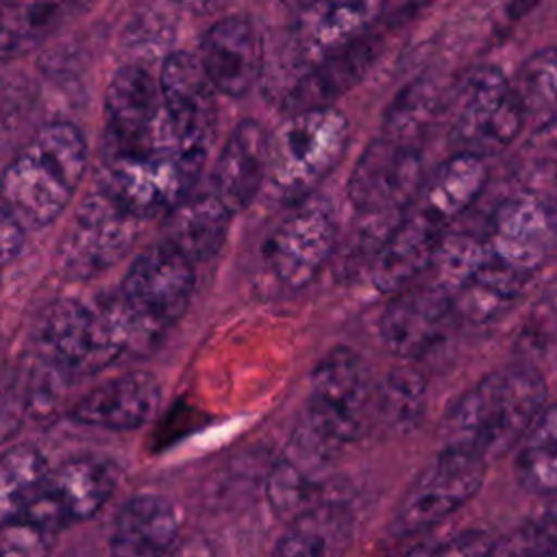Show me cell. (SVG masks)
<instances>
[{
    "label": "cell",
    "instance_id": "obj_7",
    "mask_svg": "<svg viewBox=\"0 0 557 557\" xmlns=\"http://www.w3.org/2000/svg\"><path fill=\"white\" fill-rule=\"evenodd\" d=\"M139 233V218L96 185L74 211L59 242V268L74 281L91 278L122 261Z\"/></svg>",
    "mask_w": 557,
    "mask_h": 557
},
{
    "label": "cell",
    "instance_id": "obj_39",
    "mask_svg": "<svg viewBox=\"0 0 557 557\" xmlns=\"http://www.w3.org/2000/svg\"><path fill=\"white\" fill-rule=\"evenodd\" d=\"M542 202H544V209H546V213H548V220H550V224H553V228H555V233H557V168H555V174H553V183H550V187H548V194H546V198H544Z\"/></svg>",
    "mask_w": 557,
    "mask_h": 557
},
{
    "label": "cell",
    "instance_id": "obj_38",
    "mask_svg": "<svg viewBox=\"0 0 557 557\" xmlns=\"http://www.w3.org/2000/svg\"><path fill=\"white\" fill-rule=\"evenodd\" d=\"M24 226L17 222V218L0 205V268L9 263L24 244Z\"/></svg>",
    "mask_w": 557,
    "mask_h": 557
},
{
    "label": "cell",
    "instance_id": "obj_9",
    "mask_svg": "<svg viewBox=\"0 0 557 557\" xmlns=\"http://www.w3.org/2000/svg\"><path fill=\"white\" fill-rule=\"evenodd\" d=\"M485 470L483 457L444 446L405 490L392 520L394 535H413L446 520L481 490Z\"/></svg>",
    "mask_w": 557,
    "mask_h": 557
},
{
    "label": "cell",
    "instance_id": "obj_14",
    "mask_svg": "<svg viewBox=\"0 0 557 557\" xmlns=\"http://www.w3.org/2000/svg\"><path fill=\"white\" fill-rule=\"evenodd\" d=\"M455 313V298L442 283L409 285L396 292L385 307L379 333L389 352L418 359L446 335Z\"/></svg>",
    "mask_w": 557,
    "mask_h": 557
},
{
    "label": "cell",
    "instance_id": "obj_12",
    "mask_svg": "<svg viewBox=\"0 0 557 557\" xmlns=\"http://www.w3.org/2000/svg\"><path fill=\"white\" fill-rule=\"evenodd\" d=\"M422 163L413 146L389 137L372 141L348 181V198L372 226L392 228L420 187Z\"/></svg>",
    "mask_w": 557,
    "mask_h": 557
},
{
    "label": "cell",
    "instance_id": "obj_33",
    "mask_svg": "<svg viewBox=\"0 0 557 557\" xmlns=\"http://www.w3.org/2000/svg\"><path fill=\"white\" fill-rule=\"evenodd\" d=\"M426 383L411 368L392 370L376 385V418L392 429H409L424 411Z\"/></svg>",
    "mask_w": 557,
    "mask_h": 557
},
{
    "label": "cell",
    "instance_id": "obj_25",
    "mask_svg": "<svg viewBox=\"0 0 557 557\" xmlns=\"http://www.w3.org/2000/svg\"><path fill=\"white\" fill-rule=\"evenodd\" d=\"M94 0H0V65L83 15Z\"/></svg>",
    "mask_w": 557,
    "mask_h": 557
},
{
    "label": "cell",
    "instance_id": "obj_23",
    "mask_svg": "<svg viewBox=\"0 0 557 557\" xmlns=\"http://www.w3.org/2000/svg\"><path fill=\"white\" fill-rule=\"evenodd\" d=\"M163 100L159 81L144 63L122 65L104 96V146H124L141 139L161 115Z\"/></svg>",
    "mask_w": 557,
    "mask_h": 557
},
{
    "label": "cell",
    "instance_id": "obj_37",
    "mask_svg": "<svg viewBox=\"0 0 557 557\" xmlns=\"http://www.w3.org/2000/svg\"><path fill=\"white\" fill-rule=\"evenodd\" d=\"M492 540L483 531H463L431 548L413 550L407 557H487Z\"/></svg>",
    "mask_w": 557,
    "mask_h": 557
},
{
    "label": "cell",
    "instance_id": "obj_2",
    "mask_svg": "<svg viewBox=\"0 0 557 557\" xmlns=\"http://www.w3.org/2000/svg\"><path fill=\"white\" fill-rule=\"evenodd\" d=\"M207 152L185 139L161 109L141 139L102 148L98 187L139 220L163 218L194 191Z\"/></svg>",
    "mask_w": 557,
    "mask_h": 557
},
{
    "label": "cell",
    "instance_id": "obj_4",
    "mask_svg": "<svg viewBox=\"0 0 557 557\" xmlns=\"http://www.w3.org/2000/svg\"><path fill=\"white\" fill-rule=\"evenodd\" d=\"M87 168V141L72 122L41 126L0 176V202L24 228L54 222Z\"/></svg>",
    "mask_w": 557,
    "mask_h": 557
},
{
    "label": "cell",
    "instance_id": "obj_20",
    "mask_svg": "<svg viewBox=\"0 0 557 557\" xmlns=\"http://www.w3.org/2000/svg\"><path fill=\"white\" fill-rule=\"evenodd\" d=\"M161 385L144 370L107 379L70 409V418L100 429H137L159 409Z\"/></svg>",
    "mask_w": 557,
    "mask_h": 557
},
{
    "label": "cell",
    "instance_id": "obj_21",
    "mask_svg": "<svg viewBox=\"0 0 557 557\" xmlns=\"http://www.w3.org/2000/svg\"><path fill=\"white\" fill-rule=\"evenodd\" d=\"M270 135L252 120L244 117L224 141L213 170V194L235 215L244 211L265 185Z\"/></svg>",
    "mask_w": 557,
    "mask_h": 557
},
{
    "label": "cell",
    "instance_id": "obj_15",
    "mask_svg": "<svg viewBox=\"0 0 557 557\" xmlns=\"http://www.w3.org/2000/svg\"><path fill=\"white\" fill-rule=\"evenodd\" d=\"M444 231L446 224L424 207L405 211L374 250V287L387 294L409 287L429 265L435 263L446 239Z\"/></svg>",
    "mask_w": 557,
    "mask_h": 557
},
{
    "label": "cell",
    "instance_id": "obj_40",
    "mask_svg": "<svg viewBox=\"0 0 557 557\" xmlns=\"http://www.w3.org/2000/svg\"><path fill=\"white\" fill-rule=\"evenodd\" d=\"M165 557H209V550L200 542H187L185 546L172 548Z\"/></svg>",
    "mask_w": 557,
    "mask_h": 557
},
{
    "label": "cell",
    "instance_id": "obj_41",
    "mask_svg": "<svg viewBox=\"0 0 557 557\" xmlns=\"http://www.w3.org/2000/svg\"><path fill=\"white\" fill-rule=\"evenodd\" d=\"M283 2H287V4H298V7H300V4H305L307 0H283Z\"/></svg>",
    "mask_w": 557,
    "mask_h": 557
},
{
    "label": "cell",
    "instance_id": "obj_36",
    "mask_svg": "<svg viewBox=\"0 0 557 557\" xmlns=\"http://www.w3.org/2000/svg\"><path fill=\"white\" fill-rule=\"evenodd\" d=\"M30 405V387L15 374H0V444H4L22 424Z\"/></svg>",
    "mask_w": 557,
    "mask_h": 557
},
{
    "label": "cell",
    "instance_id": "obj_28",
    "mask_svg": "<svg viewBox=\"0 0 557 557\" xmlns=\"http://www.w3.org/2000/svg\"><path fill=\"white\" fill-rule=\"evenodd\" d=\"M487 178L483 157L459 152L444 161L424 187L422 205L437 220L448 224L461 215L481 194Z\"/></svg>",
    "mask_w": 557,
    "mask_h": 557
},
{
    "label": "cell",
    "instance_id": "obj_32",
    "mask_svg": "<svg viewBox=\"0 0 557 557\" xmlns=\"http://www.w3.org/2000/svg\"><path fill=\"white\" fill-rule=\"evenodd\" d=\"M487 557H557V492L542 496L527 520L492 542Z\"/></svg>",
    "mask_w": 557,
    "mask_h": 557
},
{
    "label": "cell",
    "instance_id": "obj_13",
    "mask_svg": "<svg viewBox=\"0 0 557 557\" xmlns=\"http://www.w3.org/2000/svg\"><path fill=\"white\" fill-rule=\"evenodd\" d=\"M194 283V261L161 242L133 259L120 294L141 320L163 333L187 309Z\"/></svg>",
    "mask_w": 557,
    "mask_h": 557
},
{
    "label": "cell",
    "instance_id": "obj_1",
    "mask_svg": "<svg viewBox=\"0 0 557 557\" xmlns=\"http://www.w3.org/2000/svg\"><path fill=\"white\" fill-rule=\"evenodd\" d=\"M161 335L131 309L120 289L59 298L35 329L41 357L65 374L100 372L122 357L146 352Z\"/></svg>",
    "mask_w": 557,
    "mask_h": 557
},
{
    "label": "cell",
    "instance_id": "obj_19",
    "mask_svg": "<svg viewBox=\"0 0 557 557\" xmlns=\"http://www.w3.org/2000/svg\"><path fill=\"white\" fill-rule=\"evenodd\" d=\"M198 59L220 94L228 98L246 96L263 65V48L255 24L246 15L218 20L205 30Z\"/></svg>",
    "mask_w": 557,
    "mask_h": 557
},
{
    "label": "cell",
    "instance_id": "obj_31",
    "mask_svg": "<svg viewBox=\"0 0 557 557\" xmlns=\"http://www.w3.org/2000/svg\"><path fill=\"white\" fill-rule=\"evenodd\" d=\"M46 472V459L33 444L0 450V529L17 520Z\"/></svg>",
    "mask_w": 557,
    "mask_h": 557
},
{
    "label": "cell",
    "instance_id": "obj_34",
    "mask_svg": "<svg viewBox=\"0 0 557 557\" xmlns=\"http://www.w3.org/2000/svg\"><path fill=\"white\" fill-rule=\"evenodd\" d=\"M437 107V91L433 85L416 83L407 87L389 107L385 115V137L409 144L429 124Z\"/></svg>",
    "mask_w": 557,
    "mask_h": 557
},
{
    "label": "cell",
    "instance_id": "obj_26",
    "mask_svg": "<svg viewBox=\"0 0 557 557\" xmlns=\"http://www.w3.org/2000/svg\"><path fill=\"white\" fill-rule=\"evenodd\" d=\"M231 215L213 189L191 191L163 215V242L194 263L211 259L226 239Z\"/></svg>",
    "mask_w": 557,
    "mask_h": 557
},
{
    "label": "cell",
    "instance_id": "obj_29",
    "mask_svg": "<svg viewBox=\"0 0 557 557\" xmlns=\"http://www.w3.org/2000/svg\"><path fill=\"white\" fill-rule=\"evenodd\" d=\"M518 483L537 496L557 492V403L544 407L516 453Z\"/></svg>",
    "mask_w": 557,
    "mask_h": 557
},
{
    "label": "cell",
    "instance_id": "obj_11",
    "mask_svg": "<svg viewBox=\"0 0 557 557\" xmlns=\"http://www.w3.org/2000/svg\"><path fill=\"white\" fill-rule=\"evenodd\" d=\"M337 244V224L326 202L305 198L270 231L263 244V263L270 278L287 289L309 285L331 259Z\"/></svg>",
    "mask_w": 557,
    "mask_h": 557
},
{
    "label": "cell",
    "instance_id": "obj_42",
    "mask_svg": "<svg viewBox=\"0 0 557 557\" xmlns=\"http://www.w3.org/2000/svg\"><path fill=\"white\" fill-rule=\"evenodd\" d=\"M65 557H89V555H85V553H70V555H65Z\"/></svg>",
    "mask_w": 557,
    "mask_h": 557
},
{
    "label": "cell",
    "instance_id": "obj_27",
    "mask_svg": "<svg viewBox=\"0 0 557 557\" xmlns=\"http://www.w3.org/2000/svg\"><path fill=\"white\" fill-rule=\"evenodd\" d=\"M350 544V511L339 503H318L289 522L270 557H344Z\"/></svg>",
    "mask_w": 557,
    "mask_h": 557
},
{
    "label": "cell",
    "instance_id": "obj_22",
    "mask_svg": "<svg viewBox=\"0 0 557 557\" xmlns=\"http://www.w3.org/2000/svg\"><path fill=\"white\" fill-rule=\"evenodd\" d=\"M181 507L159 494L128 498L113 522L111 557H165L181 533Z\"/></svg>",
    "mask_w": 557,
    "mask_h": 557
},
{
    "label": "cell",
    "instance_id": "obj_8",
    "mask_svg": "<svg viewBox=\"0 0 557 557\" xmlns=\"http://www.w3.org/2000/svg\"><path fill=\"white\" fill-rule=\"evenodd\" d=\"M120 468L113 459L83 455L48 470L17 520L57 533L91 518L115 492Z\"/></svg>",
    "mask_w": 557,
    "mask_h": 557
},
{
    "label": "cell",
    "instance_id": "obj_35",
    "mask_svg": "<svg viewBox=\"0 0 557 557\" xmlns=\"http://www.w3.org/2000/svg\"><path fill=\"white\" fill-rule=\"evenodd\" d=\"M52 535L22 520L0 529V557H48Z\"/></svg>",
    "mask_w": 557,
    "mask_h": 557
},
{
    "label": "cell",
    "instance_id": "obj_16",
    "mask_svg": "<svg viewBox=\"0 0 557 557\" xmlns=\"http://www.w3.org/2000/svg\"><path fill=\"white\" fill-rule=\"evenodd\" d=\"M385 0H307L292 26V48L305 67L368 35Z\"/></svg>",
    "mask_w": 557,
    "mask_h": 557
},
{
    "label": "cell",
    "instance_id": "obj_10",
    "mask_svg": "<svg viewBox=\"0 0 557 557\" xmlns=\"http://www.w3.org/2000/svg\"><path fill=\"white\" fill-rule=\"evenodd\" d=\"M522 126L524 115L513 83L494 65L476 67L453 104V137L461 152L496 154L518 137Z\"/></svg>",
    "mask_w": 557,
    "mask_h": 557
},
{
    "label": "cell",
    "instance_id": "obj_30",
    "mask_svg": "<svg viewBox=\"0 0 557 557\" xmlns=\"http://www.w3.org/2000/svg\"><path fill=\"white\" fill-rule=\"evenodd\" d=\"M524 126L544 131L557 124V46L529 54L513 81Z\"/></svg>",
    "mask_w": 557,
    "mask_h": 557
},
{
    "label": "cell",
    "instance_id": "obj_24",
    "mask_svg": "<svg viewBox=\"0 0 557 557\" xmlns=\"http://www.w3.org/2000/svg\"><path fill=\"white\" fill-rule=\"evenodd\" d=\"M376 54L379 41L368 33L346 48L309 65L305 74L292 85L285 98V109L296 113L305 109L331 107L333 100H337L368 74Z\"/></svg>",
    "mask_w": 557,
    "mask_h": 557
},
{
    "label": "cell",
    "instance_id": "obj_5",
    "mask_svg": "<svg viewBox=\"0 0 557 557\" xmlns=\"http://www.w3.org/2000/svg\"><path fill=\"white\" fill-rule=\"evenodd\" d=\"M348 144V120L333 107L289 113L268 144L265 185L285 205H296L331 174Z\"/></svg>",
    "mask_w": 557,
    "mask_h": 557
},
{
    "label": "cell",
    "instance_id": "obj_18",
    "mask_svg": "<svg viewBox=\"0 0 557 557\" xmlns=\"http://www.w3.org/2000/svg\"><path fill=\"white\" fill-rule=\"evenodd\" d=\"M163 111L172 126L189 141L211 148L218 126L215 87L198 57L172 52L165 57L161 76Z\"/></svg>",
    "mask_w": 557,
    "mask_h": 557
},
{
    "label": "cell",
    "instance_id": "obj_3",
    "mask_svg": "<svg viewBox=\"0 0 557 557\" xmlns=\"http://www.w3.org/2000/svg\"><path fill=\"white\" fill-rule=\"evenodd\" d=\"M546 407V383L531 366L485 374L463 392L442 422L444 446L470 450L485 461L509 453Z\"/></svg>",
    "mask_w": 557,
    "mask_h": 557
},
{
    "label": "cell",
    "instance_id": "obj_6",
    "mask_svg": "<svg viewBox=\"0 0 557 557\" xmlns=\"http://www.w3.org/2000/svg\"><path fill=\"white\" fill-rule=\"evenodd\" d=\"M374 418L376 387L361 355L348 346L331 348L309 379L307 426L339 446L361 437Z\"/></svg>",
    "mask_w": 557,
    "mask_h": 557
},
{
    "label": "cell",
    "instance_id": "obj_17",
    "mask_svg": "<svg viewBox=\"0 0 557 557\" xmlns=\"http://www.w3.org/2000/svg\"><path fill=\"white\" fill-rule=\"evenodd\" d=\"M555 242L557 233L544 202L516 196L494 211L483 246L490 257L529 278L546 261Z\"/></svg>",
    "mask_w": 557,
    "mask_h": 557
}]
</instances>
